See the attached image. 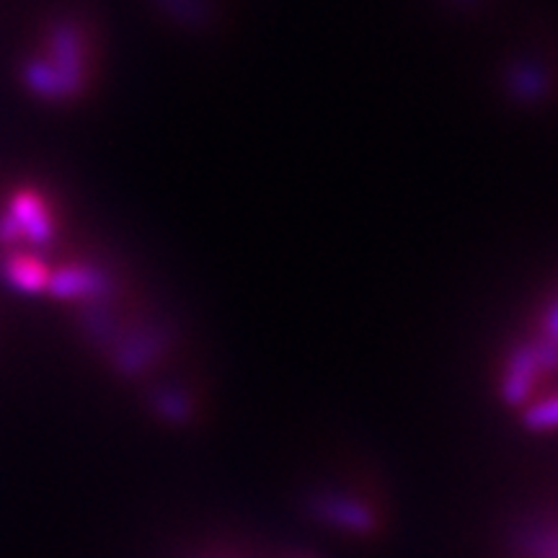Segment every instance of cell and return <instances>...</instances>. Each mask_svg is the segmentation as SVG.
<instances>
[{
	"instance_id": "obj_1",
	"label": "cell",
	"mask_w": 558,
	"mask_h": 558,
	"mask_svg": "<svg viewBox=\"0 0 558 558\" xmlns=\"http://www.w3.org/2000/svg\"><path fill=\"white\" fill-rule=\"evenodd\" d=\"M5 277L21 290H37L45 284V269L37 262L26 259V256H11L5 262Z\"/></svg>"
},
{
	"instance_id": "obj_2",
	"label": "cell",
	"mask_w": 558,
	"mask_h": 558,
	"mask_svg": "<svg viewBox=\"0 0 558 558\" xmlns=\"http://www.w3.org/2000/svg\"><path fill=\"white\" fill-rule=\"evenodd\" d=\"M541 422L546 424H556L558 422V401L550 403V407H546L541 411Z\"/></svg>"
}]
</instances>
